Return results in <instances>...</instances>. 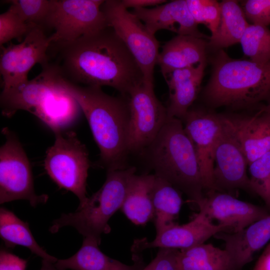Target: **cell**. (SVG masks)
I'll use <instances>...</instances> for the list:
<instances>
[{"label": "cell", "mask_w": 270, "mask_h": 270, "mask_svg": "<svg viewBox=\"0 0 270 270\" xmlns=\"http://www.w3.org/2000/svg\"><path fill=\"white\" fill-rule=\"evenodd\" d=\"M0 236L8 248L22 246L28 248L42 260L54 264L58 260L39 246L32 234L28 223L3 207L0 208Z\"/></svg>", "instance_id": "obj_27"}, {"label": "cell", "mask_w": 270, "mask_h": 270, "mask_svg": "<svg viewBox=\"0 0 270 270\" xmlns=\"http://www.w3.org/2000/svg\"><path fill=\"white\" fill-rule=\"evenodd\" d=\"M166 2L164 0H122L123 5L127 9L153 8Z\"/></svg>", "instance_id": "obj_36"}, {"label": "cell", "mask_w": 270, "mask_h": 270, "mask_svg": "<svg viewBox=\"0 0 270 270\" xmlns=\"http://www.w3.org/2000/svg\"><path fill=\"white\" fill-rule=\"evenodd\" d=\"M198 203L199 212L228 229L227 232H239L269 214L264 208L244 202L223 192L208 191Z\"/></svg>", "instance_id": "obj_16"}, {"label": "cell", "mask_w": 270, "mask_h": 270, "mask_svg": "<svg viewBox=\"0 0 270 270\" xmlns=\"http://www.w3.org/2000/svg\"><path fill=\"white\" fill-rule=\"evenodd\" d=\"M222 115L190 109L182 122L194 146L204 190H216L214 182V150L222 124Z\"/></svg>", "instance_id": "obj_14"}, {"label": "cell", "mask_w": 270, "mask_h": 270, "mask_svg": "<svg viewBox=\"0 0 270 270\" xmlns=\"http://www.w3.org/2000/svg\"><path fill=\"white\" fill-rule=\"evenodd\" d=\"M40 270H59L54 266V264L48 260H42V267Z\"/></svg>", "instance_id": "obj_37"}, {"label": "cell", "mask_w": 270, "mask_h": 270, "mask_svg": "<svg viewBox=\"0 0 270 270\" xmlns=\"http://www.w3.org/2000/svg\"><path fill=\"white\" fill-rule=\"evenodd\" d=\"M50 36L41 27H34L18 44L1 46L0 72L3 80V90L28 81V75L36 64L42 66L49 62L48 50Z\"/></svg>", "instance_id": "obj_12"}, {"label": "cell", "mask_w": 270, "mask_h": 270, "mask_svg": "<svg viewBox=\"0 0 270 270\" xmlns=\"http://www.w3.org/2000/svg\"><path fill=\"white\" fill-rule=\"evenodd\" d=\"M136 172L134 166L106 172V179L102 187L86 202L73 212L62 214L54 220L50 231L58 232L70 226L84 238H91L100 244L101 236L110 231L108 222L120 209L126 198L130 180Z\"/></svg>", "instance_id": "obj_6"}, {"label": "cell", "mask_w": 270, "mask_h": 270, "mask_svg": "<svg viewBox=\"0 0 270 270\" xmlns=\"http://www.w3.org/2000/svg\"><path fill=\"white\" fill-rule=\"evenodd\" d=\"M154 174L162 178L196 205L204 190L196 152L182 120L168 118L144 150Z\"/></svg>", "instance_id": "obj_3"}, {"label": "cell", "mask_w": 270, "mask_h": 270, "mask_svg": "<svg viewBox=\"0 0 270 270\" xmlns=\"http://www.w3.org/2000/svg\"><path fill=\"white\" fill-rule=\"evenodd\" d=\"M26 22L40 26L45 30L51 8V0H5Z\"/></svg>", "instance_id": "obj_29"}, {"label": "cell", "mask_w": 270, "mask_h": 270, "mask_svg": "<svg viewBox=\"0 0 270 270\" xmlns=\"http://www.w3.org/2000/svg\"><path fill=\"white\" fill-rule=\"evenodd\" d=\"M222 120L214 150V182L216 190L222 192L242 189L250 191L246 157L224 115H222Z\"/></svg>", "instance_id": "obj_13"}, {"label": "cell", "mask_w": 270, "mask_h": 270, "mask_svg": "<svg viewBox=\"0 0 270 270\" xmlns=\"http://www.w3.org/2000/svg\"><path fill=\"white\" fill-rule=\"evenodd\" d=\"M52 72L55 83L76 101L88 122L100 152L97 165L106 172L129 167L130 114L127 97L109 95L100 86L73 83L54 67Z\"/></svg>", "instance_id": "obj_2"}, {"label": "cell", "mask_w": 270, "mask_h": 270, "mask_svg": "<svg viewBox=\"0 0 270 270\" xmlns=\"http://www.w3.org/2000/svg\"><path fill=\"white\" fill-rule=\"evenodd\" d=\"M206 43L202 38L178 34L160 51L157 64L165 78L170 72L205 62Z\"/></svg>", "instance_id": "obj_22"}, {"label": "cell", "mask_w": 270, "mask_h": 270, "mask_svg": "<svg viewBox=\"0 0 270 270\" xmlns=\"http://www.w3.org/2000/svg\"><path fill=\"white\" fill-rule=\"evenodd\" d=\"M244 14L252 24L267 26L270 24V0H248Z\"/></svg>", "instance_id": "obj_33"}, {"label": "cell", "mask_w": 270, "mask_h": 270, "mask_svg": "<svg viewBox=\"0 0 270 270\" xmlns=\"http://www.w3.org/2000/svg\"><path fill=\"white\" fill-rule=\"evenodd\" d=\"M268 248H270V242L268 243V244L266 245Z\"/></svg>", "instance_id": "obj_39"}, {"label": "cell", "mask_w": 270, "mask_h": 270, "mask_svg": "<svg viewBox=\"0 0 270 270\" xmlns=\"http://www.w3.org/2000/svg\"><path fill=\"white\" fill-rule=\"evenodd\" d=\"M126 96L130 114V152H142L167 120L166 108L156 96L154 84L144 82Z\"/></svg>", "instance_id": "obj_11"}, {"label": "cell", "mask_w": 270, "mask_h": 270, "mask_svg": "<svg viewBox=\"0 0 270 270\" xmlns=\"http://www.w3.org/2000/svg\"><path fill=\"white\" fill-rule=\"evenodd\" d=\"M204 96L212 106L248 108L270 96V61L232 59L222 50Z\"/></svg>", "instance_id": "obj_5"}, {"label": "cell", "mask_w": 270, "mask_h": 270, "mask_svg": "<svg viewBox=\"0 0 270 270\" xmlns=\"http://www.w3.org/2000/svg\"><path fill=\"white\" fill-rule=\"evenodd\" d=\"M240 42L250 60L258 63L270 61V30L267 27L249 24Z\"/></svg>", "instance_id": "obj_28"}, {"label": "cell", "mask_w": 270, "mask_h": 270, "mask_svg": "<svg viewBox=\"0 0 270 270\" xmlns=\"http://www.w3.org/2000/svg\"><path fill=\"white\" fill-rule=\"evenodd\" d=\"M152 196L154 220L156 235H158L176 224L174 220L182 204V192L168 181L155 175Z\"/></svg>", "instance_id": "obj_25"}, {"label": "cell", "mask_w": 270, "mask_h": 270, "mask_svg": "<svg viewBox=\"0 0 270 270\" xmlns=\"http://www.w3.org/2000/svg\"><path fill=\"white\" fill-rule=\"evenodd\" d=\"M260 110L270 114V102L268 105L262 107Z\"/></svg>", "instance_id": "obj_38"}, {"label": "cell", "mask_w": 270, "mask_h": 270, "mask_svg": "<svg viewBox=\"0 0 270 270\" xmlns=\"http://www.w3.org/2000/svg\"><path fill=\"white\" fill-rule=\"evenodd\" d=\"M99 244L94 240L84 238L82 246L75 254L58 260L54 266L59 270H142L146 266L141 254H132L133 264L128 265L104 254Z\"/></svg>", "instance_id": "obj_21"}, {"label": "cell", "mask_w": 270, "mask_h": 270, "mask_svg": "<svg viewBox=\"0 0 270 270\" xmlns=\"http://www.w3.org/2000/svg\"><path fill=\"white\" fill-rule=\"evenodd\" d=\"M178 250L159 248L156 256L142 270H178L177 254Z\"/></svg>", "instance_id": "obj_34"}, {"label": "cell", "mask_w": 270, "mask_h": 270, "mask_svg": "<svg viewBox=\"0 0 270 270\" xmlns=\"http://www.w3.org/2000/svg\"><path fill=\"white\" fill-rule=\"evenodd\" d=\"M214 237L224 242L236 270H241L270 241V214L239 232H222Z\"/></svg>", "instance_id": "obj_18"}, {"label": "cell", "mask_w": 270, "mask_h": 270, "mask_svg": "<svg viewBox=\"0 0 270 270\" xmlns=\"http://www.w3.org/2000/svg\"><path fill=\"white\" fill-rule=\"evenodd\" d=\"M248 166L250 191L260 196L270 208V152Z\"/></svg>", "instance_id": "obj_30"}, {"label": "cell", "mask_w": 270, "mask_h": 270, "mask_svg": "<svg viewBox=\"0 0 270 270\" xmlns=\"http://www.w3.org/2000/svg\"><path fill=\"white\" fill-rule=\"evenodd\" d=\"M220 18L215 34L210 36L208 46L220 48L232 46L240 40L248 24L238 2L232 0L220 2Z\"/></svg>", "instance_id": "obj_26"}, {"label": "cell", "mask_w": 270, "mask_h": 270, "mask_svg": "<svg viewBox=\"0 0 270 270\" xmlns=\"http://www.w3.org/2000/svg\"><path fill=\"white\" fill-rule=\"evenodd\" d=\"M2 132L6 141L0 148V204L20 200L32 207L45 204L48 196L36 193L30 164L17 136L8 128Z\"/></svg>", "instance_id": "obj_9"}, {"label": "cell", "mask_w": 270, "mask_h": 270, "mask_svg": "<svg viewBox=\"0 0 270 270\" xmlns=\"http://www.w3.org/2000/svg\"><path fill=\"white\" fill-rule=\"evenodd\" d=\"M27 260L4 248L0 251V270H26Z\"/></svg>", "instance_id": "obj_35"}, {"label": "cell", "mask_w": 270, "mask_h": 270, "mask_svg": "<svg viewBox=\"0 0 270 270\" xmlns=\"http://www.w3.org/2000/svg\"><path fill=\"white\" fill-rule=\"evenodd\" d=\"M132 12L153 34L166 30L180 35L204 38L190 14L186 0L166 2L155 7L134 8Z\"/></svg>", "instance_id": "obj_17"}, {"label": "cell", "mask_w": 270, "mask_h": 270, "mask_svg": "<svg viewBox=\"0 0 270 270\" xmlns=\"http://www.w3.org/2000/svg\"><path fill=\"white\" fill-rule=\"evenodd\" d=\"M54 144L46 151L44 168L51 179L60 188L72 192L80 200L86 201V180L90 166L86 146L73 132H54Z\"/></svg>", "instance_id": "obj_7"}, {"label": "cell", "mask_w": 270, "mask_h": 270, "mask_svg": "<svg viewBox=\"0 0 270 270\" xmlns=\"http://www.w3.org/2000/svg\"><path fill=\"white\" fill-rule=\"evenodd\" d=\"M102 10L108 26L124 43L140 66L144 82L154 84V70L160 52L155 35L124 7L122 0H104Z\"/></svg>", "instance_id": "obj_8"}, {"label": "cell", "mask_w": 270, "mask_h": 270, "mask_svg": "<svg viewBox=\"0 0 270 270\" xmlns=\"http://www.w3.org/2000/svg\"><path fill=\"white\" fill-rule=\"evenodd\" d=\"M102 0H51L46 29H54L52 42L74 40L108 26ZM51 42V43H52Z\"/></svg>", "instance_id": "obj_10"}, {"label": "cell", "mask_w": 270, "mask_h": 270, "mask_svg": "<svg viewBox=\"0 0 270 270\" xmlns=\"http://www.w3.org/2000/svg\"><path fill=\"white\" fill-rule=\"evenodd\" d=\"M58 62L52 63L68 80L86 86L112 87L126 96L144 82L141 70L110 27L67 42H52Z\"/></svg>", "instance_id": "obj_1"}, {"label": "cell", "mask_w": 270, "mask_h": 270, "mask_svg": "<svg viewBox=\"0 0 270 270\" xmlns=\"http://www.w3.org/2000/svg\"><path fill=\"white\" fill-rule=\"evenodd\" d=\"M222 232H228L226 226L214 224L204 214L199 212L190 222L182 225L174 224L156 235L150 242L146 238L135 240L131 252L132 254H140L154 248L186 250L205 243Z\"/></svg>", "instance_id": "obj_15"}, {"label": "cell", "mask_w": 270, "mask_h": 270, "mask_svg": "<svg viewBox=\"0 0 270 270\" xmlns=\"http://www.w3.org/2000/svg\"><path fill=\"white\" fill-rule=\"evenodd\" d=\"M205 68V62L196 66L177 70L164 78L169 89L166 106L169 118L182 120L196 99Z\"/></svg>", "instance_id": "obj_20"}, {"label": "cell", "mask_w": 270, "mask_h": 270, "mask_svg": "<svg viewBox=\"0 0 270 270\" xmlns=\"http://www.w3.org/2000/svg\"><path fill=\"white\" fill-rule=\"evenodd\" d=\"M154 174H136L132 177L120 208L126 217L136 225H144L154 219L152 189Z\"/></svg>", "instance_id": "obj_23"}, {"label": "cell", "mask_w": 270, "mask_h": 270, "mask_svg": "<svg viewBox=\"0 0 270 270\" xmlns=\"http://www.w3.org/2000/svg\"><path fill=\"white\" fill-rule=\"evenodd\" d=\"M30 80L2 90L0 106L2 116L10 118L20 110L37 116L54 132L74 123L81 109L76 101L54 82L48 62Z\"/></svg>", "instance_id": "obj_4"}, {"label": "cell", "mask_w": 270, "mask_h": 270, "mask_svg": "<svg viewBox=\"0 0 270 270\" xmlns=\"http://www.w3.org/2000/svg\"><path fill=\"white\" fill-rule=\"evenodd\" d=\"M232 128L248 166L270 152V114L260 110L254 116H224Z\"/></svg>", "instance_id": "obj_19"}, {"label": "cell", "mask_w": 270, "mask_h": 270, "mask_svg": "<svg viewBox=\"0 0 270 270\" xmlns=\"http://www.w3.org/2000/svg\"><path fill=\"white\" fill-rule=\"evenodd\" d=\"M36 26L28 24L10 8L0 14V46L16 39L21 42Z\"/></svg>", "instance_id": "obj_32"}, {"label": "cell", "mask_w": 270, "mask_h": 270, "mask_svg": "<svg viewBox=\"0 0 270 270\" xmlns=\"http://www.w3.org/2000/svg\"><path fill=\"white\" fill-rule=\"evenodd\" d=\"M178 270H236L228 252L211 244L179 250Z\"/></svg>", "instance_id": "obj_24"}, {"label": "cell", "mask_w": 270, "mask_h": 270, "mask_svg": "<svg viewBox=\"0 0 270 270\" xmlns=\"http://www.w3.org/2000/svg\"><path fill=\"white\" fill-rule=\"evenodd\" d=\"M188 6L194 20L206 25L212 36L216 32L220 18V3L214 0H186Z\"/></svg>", "instance_id": "obj_31"}]
</instances>
